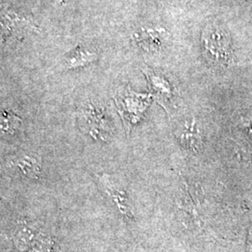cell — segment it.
I'll use <instances>...</instances> for the list:
<instances>
[{"instance_id": "1", "label": "cell", "mask_w": 252, "mask_h": 252, "mask_svg": "<svg viewBox=\"0 0 252 252\" xmlns=\"http://www.w3.org/2000/svg\"><path fill=\"white\" fill-rule=\"evenodd\" d=\"M207 56L214 63H228L231 59L230 40L222 31L208 29L203 36Z\"/></svg>"}, {"instance_id": "2", "label": "cell", "mask_w": 252, "mask_h": 252, "mask_svg": "<svg viewBox=\"0 0 252 252\" xmlns=\"http://www.w3.org/2000/svg\"><path fill=\"white\" fill-rule=\"evenodd\" d=\"M177 136L180 140V145L185 150H188L192 153L198 152L203 143L200 131L195 126L194 121L190 123L186 122L180 128Z\"/></svg>"}, {"instance_id": "3", "label": "cell", "mask_w": 252, "mask_h": 252, "mask_svg": "<svg viewBox=\"0 0 252 252\" xmlns=\"http://www.w3.org/2000/svg\"><path fill=\"white\" fill-rule=\"evenodd\" d=\"M9 166L14 167L22 176L31 179H36L41 172L40 164L36 158L27 154L12 157V159H10Z\"/></svg>"}, {"instance_id": "4", "label": "cell", "mask_w": 252, "mask_h": 252, "mask_svg": "<svg viewBox=\"0 0 252 252\" xmlns=\"http://www.w3.org/2000/svg\"><path fill=\"white\" fill-rule=\"evenodd\" d=\"M242 126H243L244 129L247 132L248 135L252 139V117L243 119Z\"/></svg>"}]
</instances>
